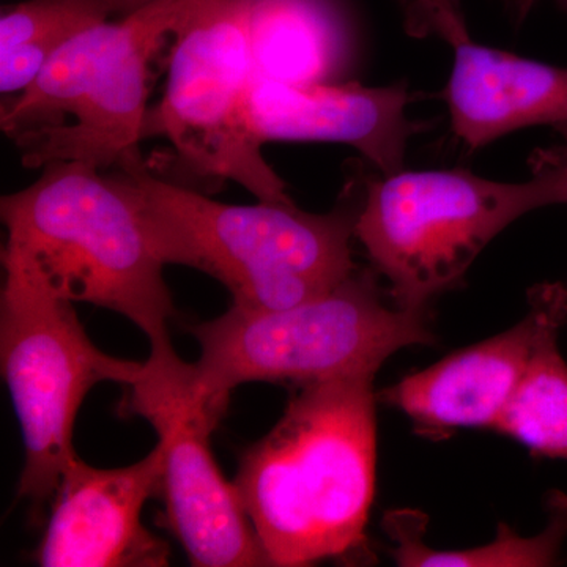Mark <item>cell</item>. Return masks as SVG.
<instances>
[{
    "mask_svg": "<svg viewBox=\"0 0 567 567\" xmlns=\"http://www.w3.org/2000/svg\"><path fill=\"white\" fill-rule=\"evenodd\" d=\"M405 84L287 85L256 80L254 125L264 142H334L363 153L383 175L401 173L406 144L416 132L406 117Z\"/></svg>",
    "mask_w": 567,
    "mask_h": 567,
    "instance_id": "cell-12",
    "label": "cell"
},
{
    "mask_svg": "<svg viewBox=\"0 0 567 567\" xmlns=\"http://www.w3.org/2000/svg\"><path fill=\"white\" fill-rule=\"evenodd\" d=\"M374 379L358 372L297 388L241 456L234 486L270 566L363 548L375 494Z\"/></svg>",
    "mask_w": 567,
    "mask_h": 567,
    "instance_id": "cell-1",
    "label": "cell"
},
{
    "mask_svg": "<svg viewBox=\"0 0 567 567\" xmlns=\"http://www.w3.org/2000/svg\"><path fill=\"white\" fill-rule=\"evenodd\" d=\"M162 445L136 464L96 468L71 458L52 496L39 550L43 567L169 566V546L144 527L145 503L162 494Z\"/></svg>",
    "mask_w": 567,
    "mask_h": 567,
    "instance_id": "cell-10",
    "label": "cell"
},
{
    "mask_svg": "<svg viewBox=\"0 0 567 567\" xmlns=\"http://www.w3.org/2000/svg\"><path fill=\"white\" fill-rule=\"evenodd\" d=\"M427 309L388 308L369 270H354L331 292L278 311L234 306L192 327L200 357L192 364L196 394L224 415L235 388L289 383L297 388L358 372H375L398 350L432 346Z\"/></svg>",
    "mask_w": 567,
    "mask_h": 567,
    "instance_id": "cell-5",
    "label": "cell"
},
{
    "mask_svg": "<svg viewBox=\"0 0 567 567\" xmlns=\"http://www.w3.org/2000/svg\"><path fill=\"white\" fill-rule=\"evenodd\" d=\"M558 130H559V133H561V136H563V141H565V145H563L561 148H559V155L563 156V159H565L566 164H567V123L566 125H561V126H558ZM566 289H567V284H566ZM566 324H567V319H566Z\"/></svg>",
    "mask_w": 567,
    "mask_h": 567,
    "instance_id": "cell-19",
    "label": "cell"
},
{
    "mask_svg": "<svg viewBox=\"0 0 567 567\" xmlns=\"http://www.w3.org/2000/svg\"><path fill=\"white\" fill-rule=\"evenodd\" d=\"M539 330L527 368L494 431L540 457L567 461V363L558 333L567 319L566 284H539L528 292Z\"/></svg>",
    "mask_w": 567,
    "mask_h": 567,
    "instance_id": "cell-15",
    "label": "cell"
},
{
    "mask_svg": "<svg viewBox=\"0 0 567 567\" xmlns=\"http://www.w3.org/2000/svg\"><path fill=\"white\" fill-rule=\"evenodd\" d=\"M505 333L458 350L383 390L380 399L404 412L416 434L439 440L462 427L494 429L527 368L539 311L529 303Z\"/></svg>",
    "mask_w": 567,
    "mask_h": 567,
    "instance_id": "cell-13",
    "label": "cell"
},
{
    "mask_svg": "<svg viewBox=\"0 0 567 567\" xmlns=\"http://www.w3.org/2000/svg\"><path fill=\"white\" fill-rule=\"evenodd\" d=\"M153 0H118V3H121V17L132 13V11L141 9V7L147 6Z\"/></svg>",
    "mask_w": 567,
    "mask_h": 567,
    "instance_id": "cell-18",
    "label": "cell"
},
{
    "mask_svg": "<svg viewBox=\"0 0 567 567\" xmlns=\"http://www.w3.org/2000/svg\"><path fill=\"white\" fill-rule=\"evenodd\" d=\"M249 44L257 80L287 85L333 82L350 58L334 0H252Z\"/></svg>",
    "mask_w": 567,
    "mask_h": 567,
    "instance_id": "cell-14",
    "label": "cell"
},
{
    "mask_svg": "<svg viewBox=\"0 0 567 567\" xmlns=\"http://www.w3.org/2000/svg\"><path fill=\"white\" fill-rule=\"evenodd\" d=\"M121 13L118 0H25L0 14V92H24L69 41Z\"/></svg>",
    "mask_w": 567,
    "mask_h": 567,
    "instance_id": "cell-16",
    "label": "cell"
},
{
    "mask_svg": "<svg viewBox=\"0 0 567 567\" xmlns=\"http://www.w3.org/2000/svg\"><path fill=\"white\" fill-rule=\"evenodd\" d=\"M559 2H561V3H563V6H565V7H566V9H567V0H559Z\"/></svg>",
    "mask_w": 567,
    "mask_h": 567,
    "instance_id": "cell-21",
    "label": "cell"
},
{
    "mask_svg": "<svg viewBox=\"0 0 567 567\" xmlns=\"http://www.w3.org/2000/svg\"><path fill=\"white\" fill-rule=\"evenodd\" d=\"M535 0H520V17L524 18L525 14L528 13V10L532 9Z\"/></svg>",
    "mask_w": 567,
    "mask_h": 567,
    "instance_id": "cell-20",
    "label": "cell"
},
{
    "mask_svg": "<svg viewBox=\"0 0 567 567\" xmlns=\"http://www.w3.org/2000/svg\"><path fill=\"white\" fill-rule=\"evenodd\" d=\"M196 0H153L74 37L20 95L2 132L25 167L78 162L110 171L145 137L151 65Z\"/></svg>",
    "mask_w": 567,
    "mask_h": 567,
    "instance_id": "cell-4",
    "label": "cell"
},
{
    "mask_svg": "<svg viewBox=\"0 0 567 567\" xmlns=\"http://www.w3.org/2000/svg\"><path fill=\"white\" fill-rule=\"evenodd\" d=\"M0 363L24 440L18 495L39 511L61 484L85 395L100 383L133 385L144 363L102 352L71 301L6 268L0 295Z\"/></svg>",
    "mask_w": 567,
    "mask_h": 567,
    "instance_id": "cell-8",
    "label": "cell"
},
{
    "mask_svg": "<svg viewBox=\"0 0 567 567\" xmlns=\"http://www.w3.org/2000/svg\"><path fill=\"white\" fill-rule=\"evenodd\" d=\"M548 524L536 536H520L507 525H498L494 543L462 550H435L423 543L425 518L417 511L388 513L383 527L394 540L391 550L405 567H544L557 565L567 537V494L550 492L546 499Z\"/></svg>",
    "mask_w": 567,
    "mask_h": 567,
    "instance_id": "cell-17",
    "label": "cell"
},
{
    "mask_svg": "<svg viewBox=\"0 0 567 567\" xmlns=\"http://www.w3.org/2000/svg\"><path fill=\"white\" fill-rule=\"evenodd\" d=\"M416 24L454 48L445 93L451 126L470 151L535 125L567 123V69L477 44L456 0H416Z\"/></svg>",
    "mask_w": 567,
    "mask_h": 567,
    "instance_id": "cell-11",
    "label": "cell"
},
{
    "mask_svg": "<svg viewBox=\"0 0 567 567\" xmlns=\"http://www.w3.org/2000/svg\"><path fill=\"white\" fill-rule=\"evenodd\" d=\"M557 204H567V164L559 152L520 183L461 169L401 171L368 182L354 237L390 282L395 306L423 311L462 281L509 224Z\"/></svg>",
    "mask_w": 567,
    "mask_h": 567,
    "instance_id": "cell-6",
    "label": "cell"
},
{
    "mask_svg": "<svg viewBox=\"0 0 567 567\" xmlns=\"http://www.w3.org/2000/svg\"><path fill=\"white\" fill-rule=\"evenodd\" d=\"M3 268L71 303L117 312L148 341L171 338L174 305L140 208L112 171L54 162L0 200Z\"/></svg>",
    "mask_w": 567,
    "mask_h": 567,
    "instance_id": "cell-3",
    "label": "cell"
},
{
    "mask_svg": "<svg viewBox=\"0 0 567 567\" xmlns=\"http://www.w3.org/2000/svg\"><path fill=\"white\" fill-rule=\"evenodd\" d=\"M110 171L140 208L162 262L212 276L238 308H292L331 292L357 270L352 238L361 205L347 200L316 215L295 204L216 203L153 174L140 148Z\"/></svg>",
    "mask_w": 567,
    "mask_h": 567,
    "instance_id": "cell-2",
    "label": "cell"
},
{
    "mask_svg": "<svg viewBox=\"0 0 567 567\" xmlns=\"http://www.w3.org/2000/svg\"><path fill=\"white\" fill-rule=\"evenodd\" d=\"M251 2L193 3L171 37L166 91L147 112L145 137L166 136L193 173L237 182L264 203L293 204L252 121Z\"/></svg>",
    "mask_w": 567,
    "mask_h": 567,
    "instance_id": "cell-7",
    "label": "cell"
},
{
    "mask_svg": "<svg viewBox=\"0 0 567 567\" xmlns=\"http://www.w3.org/2000/svg\"><path fill=\"white\" fill-rule=\"evenodd\" d=\"M151 346L121 412L144 417L158 435L167 527L193 566H270L237 488L213 456L210 436L223 415L196 394L192 364L175 353L171 338Z\"/></svg>",
    "mask_w": 567,
    "mask_h": 567,
    "instance_id": "cell-9",
    "label": "cell"
}]
</instances>
